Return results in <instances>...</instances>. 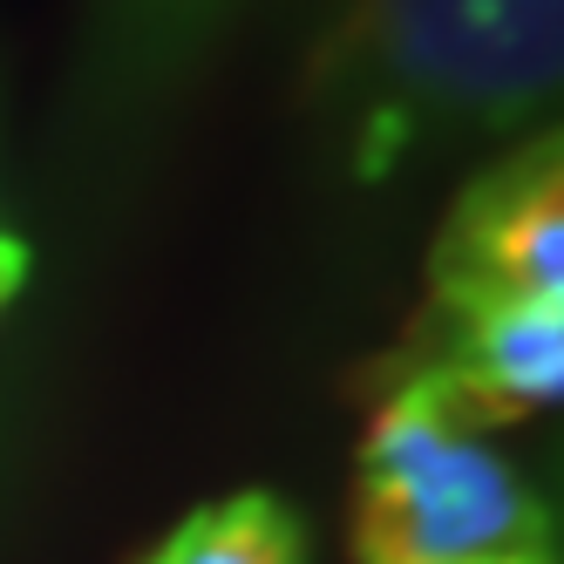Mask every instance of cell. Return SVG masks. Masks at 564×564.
Masks as SVG:
<instances>
[{"label": "cell", "instance_id": "cell-3", "mask_svg": "<svg viewBox=\"0 0 564 564\" xmlns=\"http://www.w3.org/2000/svg\"><path fill=\"white\" fill-rule=\"evenodd\" d=\"M564 306V164L557 130L497 156L429 246V313Z\"/></svg>", "mask_w": 564, "mask_h": 564}, {"label": "cell", "instance_id": "cell-4", "mask_svg": "<svg viewBox=\"0 0 564 564\" xmlns=\"http://www.w3.org/2000/svg\"><path fill=\"white\" fill-rule=\"evenodd\" d=\"M415 368L442 375L456 409L490 429L523 422L564 388V313L557 306H482V313H429Z\"/></svg>", "mask_w": 564, "mask_h": 564}, {"label": "cell", "instance_id": "cell-7", "mask_svg": "<svg viewBox=\"0 0 564 564\" xmlns=\"http://www.w3.org/2000/svg\"><path fill=\"white\" fill-rule=\"evenodd\" d=\"M21 279H28V246L0 231V306H8V300L21 293Z\"/></svg>", "mask_w": 564, "mask_h": 564}, {"label": "cell", "instance_id": "cell-6", "mask_svg": "<svg viewBox=\"0 0 564 564\" xmlns=\"http://www.w3.org/2000/svg\"><path fill=\"white\" fill-rule=\"evenodd\" d=\"M218 14H225V0H102L116 55L137 62L143 75L171 68L177 55H191L212 34Z\"/></svg>", "mask_w": 564, "mask_h": 564}, {"label": "cell", "instance_id": "cell-2", "mask_svg": "<svg viewBox=\"0 0 564 564\" xmlns=\"http://www.w3.org/2000/svg\"><path fill=\"white\" fill-rule=\"evenodd\" d=\"M360 564H551V503L456 409L442 375L409 368L375 409L354 490Z\"/></svg>", "mask_w": 564, "mask_h": 564}, {"label": "cell", "instance_id": "cell-5", "mask_svg": "<svg viewBox=\"0 0 564 564\" xmlns=\"http://www.w3.org/2000/svg\"><path fill=\"white\" fill-rule=\"evenodd\" d=\"M143 564H306V523L286 497L238 490L184 517Z\"/></svg>", "mask_w": 564, "mask_h": 564}, {"label": "cell", "instance_id": "cell-1", "mask_svg": "<svg viewBox=\"0 0 564 564\" xmlns=\"http://www.w3.org/2000/svg\"><path fill=\"white\" fill-rule=\"evenodd\" d=\"M564 0H327L319 96L354 130V171L456 137L531 130L557 102Z\"/></svg>", "mask_w": 564, "mask_h": 564}]
</instances>
